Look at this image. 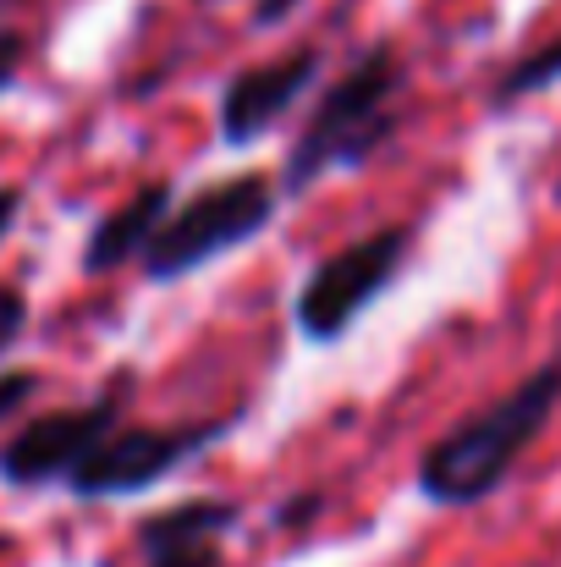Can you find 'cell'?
<instances>
[{
  "instance_id": "1",
  "label": "cell",
  "mask_w": 561,
  "mask_h": 567,
  "mask_svg": "<svg viewBox=\"0 0 561 567\" xmlns=\"http://www.w3.org/2000/svg\"><path fill=\"white\" fill-rule=\"evenodd\" d=\"M561 408V353L546 359L540 370L507 385L496 402H485L479 413L457 419L440 441L424 446L418 457V491L435 507H479L490 502L518 463L540 446V435L551 430Z\"/></svg>"
},
{
  "instance_id": "2",
  "label": "cell",
  "mask_w": 561,
  "mask_h": 567,
  "mask_svg": "<svg viewBox=\"0 0 561 567\" xmlns=\"http://www.w3.org/2000/svg\"><path fill=\"white\" fill-rule=\"evenodd\" d=\"M402 94H407V55L391 39H374L359 50L309 105L292 150L281 193H309L331 172H359L396 138L402 127Z\"/></svg>"
},
{
  "instance_id": "3",
  "label": "cell",
  "mask_w": 561,
  "mask_h": 567,
  "mask_svg": "<svg viewBox=\"0 0 561 567\" xmlns=\"http://www.w3.org/2000/svg\"><path fill=\"white\" fill-rule=\"evenodd\" d=\"M276 209H281V183H276V177H264V172H253V166H248V172H231V177H220V183H209V188L177 198L138 265H144V276L160 281V287L187 281L193 270H204V265H215L220 254L253 243L259 231H270Z\"/></svg>"
},
{
  "instance_id": "4",
  "label": "cell",
  "mask_w": 561,
  "mask_h": 567,
  "mask_svg": "<svg viewBox=\"0 0 561 567\" xmlns=\"http://www.w3.org/2000/svg\"><path fill=\"white\" fill-rule=\"evenodd\" d=\"M242 419V408L220 413V419H183V424H116L66 480V491L77 502H122V496H144L155 485H166L172 474H183L187 463H198L209 446H220L231 435V424Z\"/></svg>"
},
{
  "instance_id": "5",
  "label": "cell",
  "mask_w": 561,
  "mask_h": 567,
  "mask_svg": "<svg viewBox=\"0 0 561 567\" xmlns=\"http://www.w3.org/2000/svg\"><path fill=\"white\" fill-rule=\"evenodd\" d=\"M407 254H413V226H380L370 237L325 254L298 287V303H292L298 337L314 342V348L342 342L385 298V287L402 276Z\"/></svg>"
},
{
  "instance_id": "6",
  "label": "cell",
  "mask_w": 561,
  "mask_h": 567,
  "mask_svg": "<svg viewBox=\"0 0 561 567\" xmlns=\"http://www.w3.org/2000/svg\"><path fill=\"white\" fill-rule=\"evenodd\" d=\"M127 408V375H116L100 396L72 402V408H50L22 419V430H11L0 441V480L11 491H44V485H66L72 468L122 424Z\"/></svg>"
},
{
  "instance_id": "7",
  "label": "cell",
  "mask_w": 561,
  "mask_h": 567,
  "mask_svg": "<svg viewBox=\"0 0 561 567\" xmlns=\"http://www.w3.org/2000/svg\"><path fill=\"white\" fill-rule=\"evenodd\" d=\"M325 72V50L320 44H292L270 61H253L242 66L226 89H220V105H215V122H220V144L226 150H248L259 144L264 133H276L287 122V111L314 89V78Z\"/></svg>"
},
{
  "instance_id": "8",
  "label": "cell",
  "mask_w": 561,
  "mask_h": 567,
  "mask_svg": "<svg viewBox=\"0 0 561 567\" xmlns=\"http://www.w3.org/2000/svg\"><path fill=\"white\" fill-rule=\"evenodd\" d=\"M172 204H177V188H172L166 177H149L144 188H133L116 209H105V215L94 220V231H89V243H83V270H89V276H111V270H122V265H138L144 248L155 243L160 220L172 215Z\"/></svg>"
},
{
  "instance_id": "9",
  "label": "cell",
  "mask_w": 561,
  "mask_h": 567,
  "mask_svg": "<svg viewBox=\"0 0 561 567\" xmlns=\"http://www.w3.org/2000/svg\"><path fill=\"white\" fill-rule=\"evenodd\" d=\"M237 524H242V507L237 502L187 496V502H172L166 513H149L138 524V551L155 557V551H187V546H226V535Z\"/></svg>"
},
{
  "instance_id": "10",
  "label": "cell",
  "mask_w": 561,
  "mask_h": 567,
  "mask_svg": "<svg viewBox=\"0 0 561 567\" xmlns=\"http://www.w3.org/2000/svg\"><path fill=\"white\" fill-rule=\"evenodd\" d=\"M557 83H561V33H557V39H546L540 50L518 55V61H512L501 78H496L490 105H496V111H507V105L534 100V94H546V89H557Z\"/></svg>"
},
{
  "instance_id": "11",
  "label": "cell",
  "mask_w": 561,
  "mask_h": 567,
  "mask_svg": "<svg viewBox=\"0 0 561 567\" xmlns=\"http://www.w3.org/2000/svg\"><path fill=\"white\" fill-rule=\"evenodd\" d=\"M39 385H44L39 370H0V430L28 413V402L39 396Z\"/></svg>"
},
{
  "instance_id": "12",
  "label": "cell",
  "mask_w": 561,
  "mask_h": 567,
  "mask_svg": "<svg viewBox=\"0 0 561 567\" xmlns=\"http://www.w3.org/2000/svg\"><path fill=\"white\" fill-rule=\"evenodd\" d=\"M22 331H28V298L0 281V359L22 342Z\"/></svg>"
},
{
  "instance_id": "13",
  "label": "cell",
  "mask_w": 561,
  "mask_h": 567,
  "mask_svg": "<svg viewBox=\"0 0 561 567\" xmlns=\"http://www.w3.org/2000/svg\"><path fill=\"white\" fill-rule=\"evenodd\" d=\"M22 61H28V33L17 28H0V94L22 78Z\"/></svg>"
},
{
  "instance_id": "14",
  "label": "cell",
  "mask_w": 561,
  "mask_h": 567,
  "mask_svg": "<svg viewBox=\"0 0 561 567\" xmlns=\"http://www.w3.org/2000/svg\"><path fill=\"white\" fill-rule=\"evenodd\" d=\"M144 567H220V546H187V551H155Z\"/></svg>"
},
{
  "instance_id": "15",
  "label": "cell",
  "mask_w": 561,
  "mask_h": 567,
  "mask_svg": "<svg viewBox=\"0 0 561 567\" xmlns=\"http://www.w3.org/2000/svg\"><path fill=\"white\" fill-rule=\"evenodd\" d=\"M298 11V0H253V28H276Z\"/></svg>"
},
{
  "instance_id": "16",
  "label": "cell",
  "mask_w": 561,
  "mask_h": 567,
  "mask_svg": "<svg viewBox=\"0 0 561 567\" xmlns=\"http://www.w3.org/2000/svg\"><path fill=\"white\" fill-rule=\"evenodd\" d=\"M17 209H22V188H0V243L17 226Z\"/></svg>"
},
{
  "instance_id": "17",
  "label": "cell",
  "mask_w": 561,
  "mask_h": 567,
  "mask_svg": "<svg viewBox=\"0 0 561 567\" xmlns=\"http://www.w3.org/2000/svg\"><path fill=\"white\" fill-rule=\"evenodd\" d=\"M557 204H561V177H557Z\"/></svg>"
}]
</instances>
